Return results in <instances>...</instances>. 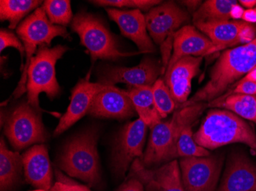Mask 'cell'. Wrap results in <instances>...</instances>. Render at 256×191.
I'll return each mask as SVG.
<instances>
[{"label": "cell", "mask_w": 256, "mask_h": 191, "mask_svg": "<svg viewBox=\"0 0 256 191\" xmlns=\"http://www.w3.org/2000/svg\"><path fill=\"white\" fill-rule=\"evenodd\" d=\"M256 67V37L246 44L227 50L220 56L211 69L210 80L194 97L178 109L196 103L212 101L222 96L238 78Z\"/></svg>", "instance_id": "1"}, {"label": "cell", "mask_w": 256, "mask_h": 191, "mask_svg": "<svg viewBox=\"0 0 256 191\" xmlns=\"http://www.w3.org/2000/svg\"><path fill=\"white\" fill-rule=\"evenodd\" d=\"M200 103L178 109L172 117L160 122L150 129L148 146L144 154L142 163L145 167L161 165L178 158V141L186 126L194 125L207 107Z\"/></svg>", "instance_id": "2"}, {"label": "cell", "mask_w": 256, "mask_h": 191, "mask_svg": "<svg viewBox=\"0 0 256 191\" xmlns=\"http://www.w3.org/2000/svg\"><path fill=\"white\" fill-rule=\"evenodd\" d=\"M194 139L199 146L210 150L232 143H243L256 154L254 129L235 113L228 110L208 111L200 127L194 134Z\"/></svg>", "instance_id": "3"}, {"label": "cell", "mask_w": 256, "mask_h": 191, "mask_svg": "<svg viewBox=\"0 0 256 191\" xmlns=\"http://www.w3.org/2000/svg\"><path fill=\"white\" fill-rule=\"evenodd\" d=\"M97 129L84 131L67 142L58 159V169L72 178L96 186L100 181Z\"/></svg>", "instance_id": "4"}, {"label": "cell", "mask_w": 256, "mask_h": 191, "mask_svg": "<svg viewBox=\"0 0 256 191\" xmlns=\"http://www.w3.org/2000/svg\"><path fill=\"white\" fill-rule=\"evenodd\" d=\"M16 33L24 44L26 61L22 71L20 83L14 93L15 99L20 98L26 92L27 73L30 61L34 53L38 51L37 47H50L52 41L56 37H62L66 39L70 38L67 28L50 22L43 6L34 10L23 20L17 27Z\"/></svg>", "instance_id": "5"}, {"label": "cell", "mask_w": 256, "mask_h": 191, "mask_svg": "<svg viewBox=\"0 0 256 191\" xmlns=\"http://www.w3.org/2000/svg\"><path fill=\"white\" fill-rule=\"evenodd\" d=\"M68 50V47L62 44L52 48L42 46L38 47L30 61L27 73V99L38 111H42L38 101L40 93H46L51 100L60 95L61 89L56 79V65Z\"/></svg>", "instance_id": "6"}, {"label": "cell", "mask_w": 256, "mask_h": 191, "mask_svg": "<svg viewBox=\"0 0 256 191\" xmlns=\"http://www.w3.org/2000/svg\"><path fill=\"white\" fill-rule=\"evenodd\" d=\"M71 28L78 34L80 44L87 48L92 63L97 60L117 61L122 57H130L142 52H124L119 49L114 35L102 20L93 14L80 11L72 21Z\"/></svg>", "instance_id": "7"}, {"label": "cell", "mask_w": 256, "mask_h": 191, "mask_svg": "<svg viewBox=\"0 0 256 191\" xmlns=\"http://www.w3.org/2000/svg\"><path fill=\"white\" fill-rule=\"evenodd\" d=\"M144 15L148 34L160 47L162 75H164L171 57L174 35L181 25L188 21L190 16L174 2L156 5Z\"/></svg>", "instance_id": "8"}, {"label": "cell", "mask_w": 256, "mask_h": 191, "mask_svg": "<svg viewBox=\"0 0 256 191\" xmlns=\"http://www.w3.org/2000/svg\"><path fill=\"white\" fill-rule=\"evenodd\" d=\"M4 133L16 151L43 143L48 137L42 120L41 112L28 102L20 103L12 112L6 121Z\"/></svg>", "instance_id": "9"}, {"label": "cell", "mask_w": 256, "mask_h": 191, "mask_svg": "<svg viewBox=\"0 0 256 191\" xmlns=\"http://www.w3.org/2000/svg\"><path fill=\"white\" fill-rule=\"evenodd\" d=\"M148 128L140 118L122 128L112 152V169L116 176H124L135 159H143Z\"/></svg>", "instance_id": "10"}, {"label": "cell", "mask_w": 256, "mask_h": 191, "mask_svg": "<svg viewBox=\"0 0 256 191\" xmlns=\"http://www.w3.org/2000/svg\"><path fill=\"white\" fill-rule=\"evenodd\" d=\"M220 156L182 158L180 162L185 191H214L222 169Z\"/></svg>", "instance_id": "11"}, {"label": "cell", "mask_w": 256, "mask_h": 191, "mask_svg": "<svg viewBox=\"0 0 256 191\" xmlns=\"http://www.w3.org/2000/svg\"><path fill=\"white\" fill-rule=\"evenodd\" d=\"M98 82L104 85L115 86L126 83L130 87H152L162 75V66L156 59L146 57L138 66L133 67L106 66L99 70Z\"/></svg>", "instance_id": "12"}, {"label": "cell", "mask_w": 256, "mask_h": 191, "mask_svg": "<svg viewBox=\"0 0 256 191\" xmlns=\"http://www.w3.org/2000/svg\"><path fill=\"white\" fill-rule=\"evenodd\" d=\"M196 28L205 34L214 43L211 53L220 51L236 44H246L256 38V28L244 21L197 23Z\"/></svg>", "instance_id": "13"}, {"label": "cell", "mask_w": 256, "mask_h": 191, "mask_svg": "<svg viewBox=\"0 0 256 191\" xmlns=\"http://www.w3.org/2000/svg\"><path fill=\"white\" fill-rule=\"evenodd\" d=\"M130 177L143 184L146 191H185L178 161L165 164L159 169H149L140 159L132 164Z\"/></svg>", "instance_id": "14"}, {"label": "cell", "mask_w": 256, "mask_h": 191, "mask_svg": "<svg viewBox=\"0 0 256 191\" xmlns=\"http://www.w3.org/2000/svg\"><path fill=\"white\" fill-rule=\"evenodd\" d=\"M106 10L109 18L117 23L124 36L136 44L140 52H154L156 47L148 34L145 15L140 10H123L109 7Z\"/></svg>", "instance_id": "15"}, {"label": "cell", "mask_w": 256, "mask_h": 191, "mask_svg": "<svg viewBox=\"0 0 256 191\" xmlns=\"http://www.w3.org/2000/svg\"><path fill=\"white\" fill-rule=\"evenodd\" d=\"M88 78L89 76H88L86 78L82 79L73 87L71 103L66 113L60 119L54 132V136H60L64 133L87 114L96 95L108 86L99 83H92Z\"/></svg>", "instance_id": "16"}, {"label": "cell", "mask_w": 256, "mask_h": 191, "mask_svg": "<svg viewBox=\"0 0 256 191\" xmlns=\"http://www.w3.org/2000/svg\"><path fill=\"white\" fill-rule=\"evenodd\" d=\"M202 58L204 57H184L166 70L164 80L176 102V108L188 101L192 79L199 73Z\"/></svg>", "instance_id": "17"}, {"label": "cell", "mask_w": 256, "mask_h": 191, "mask_svg": "<svg viewBox=\"0 0 256 191\" xmlns=\"http://www.w3.org/2000/svg\"><path fill=\"white\" fill-rule=\"evenodd\" d=\"M136 110L126 90L108 86L96 95L89 108V115L96 117L124 119L134 116Z\"/></svg>", "instance_id": "18"}, {"label": "cell", "mask_w": 256, "mask_h": 191, "mask_svg": "<svg viewBox=\"0 0 256 191\" xmlns=\"http://www.w3.org/2000/svg\"><path fill=\"white\" fill-rule=\"evenodd\" d=\"M217 191H256V166L246 155H230Z\"/></svg>", "instance_id": "19"}, {"label": "cell", "mask_w": 256, "mask_h": 191, "mask_svg": "<svg viewBox=\"0 0 256 191\" xmlns=\"http://www.w3.org/2000/svg\"><path fill=\"white\" fill-rule=\"evenodd\" d=\"M214 43L192 25H185L180 28L174 35L172 54L170 59L168 69L170 68L180 59L188 56L204 57L211 54Z\"/></svg>", "instance_id": "20"}, {"label": "cell", "mask_w": 256, "mask_h": 191, "mask_svg": "<svg viewBox=\"0 0 256 191\" xmlns=\"http://www.w3.org/2000/svg\"><path fill=\"white\" fill-rule=\"evenodd\" d=\"M26 180L38 189L52 188V170L48 149L44 145H34L22 155Z\"/></svg>", "instance_id": "21"}, {"label": "cell", "mask_w": 256, "mask_h": 191, "mask_svg": "<svg viewBox=\"0 0 256 191\" xmlns=\"http://www.w3.org/2000/svg\"><path fill=\"white\" fill-rule=\"evenodd\" d=\"M126 90L128 97L134 106L140 119L152 129L155 125L161 122V116L156 110L154 103L153 89L149 86L130 87Z\"/></svg>", "instance_id": "22"}, {"label": "cell", "mask_w": 256, "mask_h": 191, "mask_svg": "<svg viewBox=\"0 0 256 191\" xmlns=\"http://www.w3.org/2000/svg\"><path fill=\"white\" fill-rule=\"evenodd\" d=\"M23 168L22 155L8 150L1 138L0 145V188L1 191L11 189L20 181Z\"/></svg>", "instance_id": "23"}, {"label": "cell", "mask_w": 256, "mask_h": 191, "mask_svg": "<svg viewBox=\"0 0 256 191\" xmlns=\"http://www.w3.org/2000/svg\"><path fill=\"white\" fill-rule=\"evenodd\" d=\"M210 107H220L256 123V96L232 93L207 103Z\"/></svg>", "instance_id": "24"}, {"label": "cell", "mask_w": 256, "mask_h": 191, "mask_svg": "<svg viewBox=\"0 0 256 191\" xmlns=\"http://www.w3.org/2000/svg\"><path fill=\"white\" fill-rule=\"evenodd\" d=\"M235 0H208L205 1L194 14V23L222 22L230 21Z\"/></svg>", "instance_id": "25"}, {"label": "cell", "mask_w": 256, "mask_h": 191, "mask_svg": "<svg viewBox=\"0 0 256 191\" xmlns=\"http://www.w3.org/2000/svg\"><path fill=\"white\" fill-rule=\"evenodd\" d=\"M42 2L38 0H1L0 19L8 21L10 28L14 29L26 15L40 8Z\"/></svg>", "instance_id": "26"}, {"label": "cell", "mask_w": 256, "mask_h": 191, "mask_svg": "<svg viewBox=\"0 0 256 191\" xmlns=\"http://www.w3.org/2000/svg\"><path fill=\"white\" fill-rule=\"evenodd\" d=\"M42 6L53 25L64 27L72 21L73 14L69 0H46Z\"/></svg>", "instance_id": "27"}, {"label": "cell", "mask_w": 256, "mask_h": 191, "mask_svg": "<svg viewBox=\"0 0 256 191\" xmlns=\"http://www.w3.org/2000/svg\"><path fill=\"white\" fill-rule=\"evenodd\" d=\"M194 125L186 126L182 129L178 141V156L181 158L208 157L210 152L199 146L194 139L192 127Z\"/></svg>", "instance_id": "28"}, {"label": "cell", "mask_w": 256, "mask_h": 191, "mask_svg": "<svg viewBox=\"0 0 256 191\" xmlns=\"http://www.w3.org/2000/svg\"><path fill=\"white\" fill-rule=\"evenodd\" d=\"M155 108L162 119L172 113L176 107L169 88L164 79H158L152 86Z\"/></svg>", "instance_id": "29"}, {"label": "cell", "mask_w": 256, "mask_h": 191, "mask_svg": "<svg viewBox=\"0 0 256 191\" xmlns=\"http://www.w3.org/2000/svg\"><path fill=\"white\" fill-rule=\"evenodd\" d=\"M99 6H109V8H132L140 11H149L150 8L160 5L162 1L156 0H96L90 1Z\"/></svg>", "instance_id": "30"}, {"label": "cell", "mask_w": 256, "mask_h": 191, "mask_svg": "<svg viewBox=\"0 0 256 191\" xmlns=\"http://www.w3.org/2000/svg\"><path fill=\"white\" fill-rule=\"evenodd\" d=\"M12 47L16 48L20 51L22 57L21 70L22 71L24 64H23V58L25 56V48L24 45L22 44L21 41L18 39V37L11 31H7L6 29L1 28L0 31V51L2 52L6 47Z\"/></svg>", "instance_id": "31"}, {"label": "cell", "mask_w": 256, "mask_h": 191, "mask_svg": "<svg viewBox=\"0 0 256 191\" xmlns=\"http://www.w3.org/2000/svg\"><path fill=\"white\" fill-rule=\"evenodd\" d=\"M57 182L51 188L54 191H90L87 187L78 185L63 175L60 171L56 170Z\"/></svg>", "instance_id": "32"}, {"label": "cell", "mask_w": 256, "mask_h": 191, "mask_svg": "<svg viewBox=\"0 0 256 191\" xmlns=\"http://www.w3.org/2000/svg\"><path fill=\"white\" fill-rule=\"evenodd\" d=\"M235 94L256 95V83L252 81H242L237 84L234 89V93Z\"/></svg>", "instance_id": "33"}, {"label": "cell", "mask_w": 256, "mask_h": 191, "mask_svg": "<svg viewBox=\"0 0 256 191\" xmlns=\"http://www.w3.org/2000/svg\"><path fill=\"white\" fill-rule=\"evenodd\" d=\"M117 191H144V185L136 178L130 177Z\"/></svg>", "instance_id": "34"}, {"label": "cell", "mask_w": 256, "mask_h": 191, "mask_svg": "<svg viewBox=\"0 0 256 191\" xmlns=\"http://www.w3.org/2000/svg\"><path fill=\"white\" fill-rule=\"evenodd\" d=\"M242 20L250 24L256 22V8L245 10Z\"/></svg>", "instance_id": "35"}, {"label": "cell", "mask_w": 256, "mask_h": 191, "mask_svg": "<svg viewBox=\"0 0 256 191\" xmlns=\"http://www.w3.org/2000/svg\"><path fill=\"white\" fill-rule=\"evenodd\" d=\"M244 8L240 6L238 4H236L231 11V18H234V20L240 19L242 17L243 13H244Z\"/></svg>", "instance_id": "36"}, {"label": "cell", "mask_w": 256, "mask_h": 191, "mask_svg": "<svg viewBox=\"0 0 256 191\" xmlns=\"http://www.w3.org/2000/svg\"><path fill=\"white\" fill-rule=\"evenodd\" d=\"M242 81H252L256 83V67H254L245 77L242 79Z\"/></svg>", "instance_id": "37"}, {"label": "cell", "mask_w": 256, "mask_h": 191, "mask_svg": "<svg viewBox=\"0 0 256 191\" xmlns=\"http://www.w3.org/2000/svg\"><path fill=\"white\" fill-rule=\"evenodd\" d=\"M240 2L242 6L247 8V9L254 8L256 5V0H240Z\"/></svg>", "instance_id": "38"}, {"label": "cell", "mask_w": 256, "mask_h": 191, "mask_svg": "<svg viewBox=\"0 0 256 191\" xmlns=\"http://www.w3.org/2000/svg\"><path fill=\"white\" fill-rule=\"evenodd\" d=\"M182 4L186 5L190 9L194 10L201 3L200 1H182Z\"/></svg>", "instance_id": "39"}, {"label": "cell", "mask_w": 256, "mask_h": 191, "mask_svg": "<svg viewBox=\"0 0 256 191\" xmlns=\"http://www.w3.org/2000/svg\"><path fill=\"white\" fill-rule=\"evenodd\" d=\"M48 191V190H44V189H38V190H36V191Z\"/></svg>", "instance_id": "40"}, {"label": "cell", "mask_w": 256, "mask_h": 191, "mask_svg": "<svg viewBox=\"0 0 256 191\" xmlns=\"http://www.w3.org/2000/svg\"><path fill=\"white\" fill-rule=\"evenodd\" d=\"M51 191H53V190H52V189H51Z\"/></svg>", "instance_id": "41"}]
</instances>
